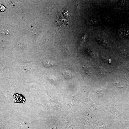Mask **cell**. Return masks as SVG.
Instances as JSON below:
<instances>
[{
    "label": "cell",
    "mask_w": 129,
    "mask_h": 129,
    "mask_svg": "<svg viewBox=\"0 0 129 129\" xmlns=\"http://www.w3.org/2000/svg\"><path fill=\"white\" fill-rule=\"evenodd\" d=\"M96 38L100 44L103 46H105L107 44L106 40L103 37L100 35H98Z\"/></svg>",
    "instance_id": "2"
},
{
    "label": "cell",
    "mask_w": 129,
    "mask_h": 129,
    "mask_svg": "<svg viewBox=\"0 0 129 129\" xmlns=\"http://www.w3.org/2000/svg\"><path fill=\"white\" fill-rule=\"evenodd\" d=\"M20 127L23 129H28V126L24 122H20L19 124Z\"/></svg>",
    "instance_id": "5"
},
{
    "label": "cell",
    "mask_w": 129,
    "mask_h": 129,
    "mask_svg": "<svg viewBox=\"0 0 129 129\" xmlns=\"http://www.w3.org/2000/svg\"><path fill=\"white\" fill-rule=\"evenodd\" d=\"M62 75L64 78L66 79H70L74 77L73 74L67 70L64 71Z\"/></svg>",
    "instance_id": "3"
},
{
    "label": "cell",
    "mask_w": 129,
    "mask_h": 129,
    "mask_svg": "<svg viewBox=\"0 0 129 129\" xmlns=\"http://www.w3.org/2000/svg\"><path fill=\"white\" fill-rule=\"evenodd\" d=\"M105 108L107 109L115 117L119 119H124L126 118L123 116L122 113L118 111L113 104Z\"/></svg>",
    "instance_id": "1"
},
{
    "label": "cell",
    "mask_w": 129,
    "mask_h": 129,
    "mask_svg": "<svg viewBox=\"0 0 129 129\" xmlns=\"http://www.w3.org/2000/svg\"><path fill=\"white\" fill-rule=\"evenodd\" d=\"M85 71L88 74L90 73L91 74L92 73V71L90 67L88 66H83Z\"/></svg>",
    "instance_id": "4"
},
{
    "label": "cell",
    "mask_w": 129,
    "mask_h": 129,
    "mask_svg": "<svg viewBox=\"0 0 129 129\" xmlns=\"http://www.w3.org/2000/svg\"><path fill=\"white\" fill-rule=\"evenodd\" d=\"M2 9H1V10L2 11H3L5 10V7L4 6H3L1 5H1L0 9H2Z\"/></svg>",
    "instance_id": "10"
},
{
    "label": "cell",
    "mask_w": 129,
    "mask_h": 129,
    "mask_svg": "<svg viewBox=\"0 0 129 129\" xmlns=\"http://www.w3.org/2000/svg\"><path fill=\"white\" fill-rule=\"evenodd\" d=\"M44 65L47 67H50L53 65V63L52 62L49 61H46L44 63Z\"/></svg>",
    "instance_id": "7"
},
{
    "label": "cell",
    "mask_w": 129,
    "mask_h": 129,
    "mask_svg": "<svg viewBox=\"0 0 129 129\" xmlns=\"http://www.w3.org/2000/svg\"><path fill=\"white\" fill-rule=\"evenodd\" d=\"M97 22V20L94 19H90L88 20L87 22L88 23L89 25H92L96 23Z\"/></svg>",
    "instance_id": "6"
},
{
    "label": "cell",
    "mask_w": 129,
    "mask_h": 129,
    "mask_svg": "<svg viewBox=\"0 0 129 129\" xmlns=\"http://www.w3.org/2000/svg\"><path fill=\"white\" fill-rule=\"evenodd\" d=\"M105 18L106 21L109 22H112L113 21L112 19L109 16H106L105 17Z\"/></svg>",
    "instance_id": "9"
},
{
    "label": "cell",
    "mask_w": 129,
    "mask_h": 129,
    "mask_svg": "<svg viewBox=\"0 0 129 129\" xmlns=\"http://www.w3.org/2000/svg\"><path fill=\"white\" fill-rule=\"evenodd\" d=\"M123 35L126 37H129V31L127 30L123 31Z\"/></svg>",
    "instance_id": "8"
}]
</instances>
